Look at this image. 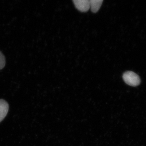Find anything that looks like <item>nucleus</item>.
<instances>
[{
  "label": "nucleus",
  "instance_id": "obj_1",
  "mask_svg": "<svg viewBox=\"0 0 146 146\" xmlns=\"http://www.w3.org/2000/svg\"><path fill=\"white\" fill-rule=\"evenodd\" d=\"M123 80L128 85L132 86H138L141 83L140 77L132 71H127L124 73Z\"/></svg>",
  "mask_w": 146,
  "mask_h": 146
},
{
  "label": "nucleus",
  "instance_id": "obj_2",
  "mask_svg": "<svg viewBox=\"0 0 146 146\" xmlns=\"http://www.w3.org/2000/svg\"><path fill=\"white\" fill-rule=\"evenodd\" d=\"M73 2L76 8L81 12H86L90 8L89 0H74Z\"/></svg>",
  "mask_w": 146,
  "mask_h": 146
},
{
  "label": "nucleus",
  "instance_id": "obj_3",
  "mask_svg": "<svg viewBox=\"0 0 146 146\" xmlns=\"http://www.w3.org/2000/svg\"><path fill=\"white\" fill-rule=\"evenodd\" d=\"M9 105L5 100H0V122L6 117L9 110Z\"/></svg>",
  "mask_w": 146,
  "mask_h": 146
},
{
  "label": "nucleus",
  "instance_id": "obj_4",
  "mask_svg": "<svg viewBox=\"0 0 146 146\" xmlns=\"http://www.w3.org/2000/svg\"><path fill=\"white\" fill-rule=\"evenodd\" d=\"M90 7L92 12L96 13L99 10L103 1V0H89Z\"/></svg>",
  "mask_w": 146,
  "mask_h": 146
},
{
  "label": "nucleus",
  "instance_id": "obj_5",
  "mask_svg": "<svg viewBox=\"0 0 146 146\" xmlns=\"http://www.w3.org/2000/svg\"><path fill=\"white\" fill-rule=\"evenodd\" d=\"M5 63V57L2 53L0 51V70L4 68Z\"/></svg>",
  "mask_w": 146,
  "mask_h": 146
}]
</instances>
